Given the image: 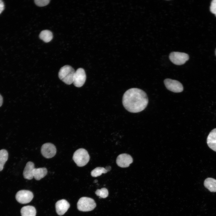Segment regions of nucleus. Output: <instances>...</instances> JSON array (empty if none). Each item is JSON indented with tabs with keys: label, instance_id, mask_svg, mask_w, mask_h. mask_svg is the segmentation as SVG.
Wrapping results in <instances>:
<instances>
[{
	"label": "nucleus",
	"instance_id": "1",
	"mask_svg": "<svg viewBox=\"0 0 216 216\" xmlns=\"http://www.w3.org/2000/svg\"><path fill=\"white\" fill-rule=\"evenodd\" d=\"M148 98L146 93L137 88L127 90L122 98V104L125 108L132 113H137L143 110L148 103Z\"/></svg>",
	"mask_w": 216,
	"mask_h": 216
},
{
	"label": "nucleus",
	"instance_id": "2",
	"mask_svg": "<svg viewBox=\"0 0 216 216\" xmlns=\"http://www.w3.org/2000/svg\"><path fill=\"white\" fill-rule=\"evenodd\" d=\"M75 71L71 66L67 65L62 67L58 72L59 79L65 84L70 85L73 83Z\"/></svg>",
	"mask_w": 216,
	"mask_h": 216
},
{
	"label": "nucleus",
	"instance_id": "3",
	"mask_svg": "<svg viewBox=\"0 0 216 216\" xmlns=\"http://www.w3.org/2000/svg\"><path fill=\"white\" fill-rule=\"evenodd\" d=\"M73 159L78 166L82 167L86 165L89 162L90 156L85 149L80 148L74 152Z\"/></svg>",
	"mask_w": 216,
	"mask_h": 216
},
{
	"label": "nucleus",
	"instance_id": "4",
	"mask_svg": "<svg viewBox=\"0 0 216 216\" xmlns=\"http://www.w3.org/2000/svg\"><path fill=\"white\" fill-rule=\"evenodd\" d=\"M96 206V203L93 199L87 197L81 198L77 203L78 209L82 212L91 211L95 208Z\"/></svg>",
	"mask_w": 216,
	"mask_h": 216
},
{
	"label": "nucleus",
	"instance_id": "5",
	"mask_svg": "<svg viewBox=\"0 0 216 216\" xmlns=\"http://www.w3.org/2000/svg\"><path fill=\"white\" fill-rule=\"evenodd\" d=\"M169 58L174 64L181 65L184 64L189 59V56L185 53L174 52L170 54Z\"/></svg>",
	"mask_w": 216,
	"mask_h": 216
},
{
	"label": "nucleus",
	"instance_id": "6",
	"mask_svg": "<svg viewBox=\"0 0 216 216\" xmlns=\"http://www.w3.org/2000/svg\"><path fill=\"white\" fill-rule=\"evenodd\" d=\"M164 85L169 90L175 93L182 92L183 87L182 84L178 81L170 79H165L164 81Z\"/></svg>",
	"mask_w": 216,
	"mask_h": 216
},
{
	"label": "nucleus",
	"instance_id": "7",
	"mask_svg": "<svg viewBox=\"0 0 216 216\" xmlns=\"http://www.w3.org/2000/svg\"><path fill=\"white\" fill-rule=\"evenodd\" d=\"M33 193L26 190H21L16 194L15 198L18 202L21 204H26L31 201L33 198Z\"/></svg>",
	"mask_w": 216,
	"mask_h": 216
},
{
	"label": "nucleus",
	"instance_id": "8",
	"mask_svg": "<svg viewBox=\"0 0 216 216\" xmlns=\"http://www.w3.org/2000/svg\"><path fill=\"white\" fill-rule=\"evenodd\" d=\"M86 79V75L82 68H78L74 74L73 79L74 85L77 87H80L84 84Z\"/></svg>",
	"mask_w": 216,
	"mask_h": 216
},
{
	"label": "nucleus",
	"instance_id": "9",
	"mask_svg": "<svg viewBox=\"0 0 216 216\" xmlns=\"http://www.w3.org/2000/svg\"><path fill=\"white\" fill-rule=\"evenodd\" d=\"M41 152L42 155L47 158L53 157L56 152V148L55 145L51 143H46L42 145Z\"/></svg>",
	"mask_w": 216,
	"mask_h": 216
},
{
	"label": "nucleus",
	"instance_id": "10",
	"mask_svg": "<svg viewBox=\"0 0 216 216\" xmlns=\"http://www.w3.org/2000/svg\"><path fill=\"white\" fill-rule=\"evenodd\" d=\"M133 162L131 156L129 154H122L117 157L116 163L119 166L125 168L128 167Z\"/></svg>",
	"mask_w": 216,
	"mask_h": 216
},
{
	"label": "nucleus",
	"instance_id": "11",
	"mask_svg": "<svg viewBox=\"0 0 216 216\" xmlns=\"http://www.w3.org/2000/svg\"><path fill=\"white\" fill-rule=\"evenodd\" d=\"M56 211L59 215H63L70 207L69 202L65 200L62 199L57 202L55 205Z\"/></svg>",
	"mask_w": 216,
	"mask_h": 216
},
{
	"label": "nucleus",
	"instance_id": "12",
	"mask_svg": "<svg viewBox=\"0 0 216 216\" xmlns=\"http://www.w3.org/2000/svg\"><path fill=\"white\" fill-rule=\"evenodd\" d=\"M34 169V163L31 161L28 162L23 172V176L24 178L28 180L32 179L34 177L33 171Z\"/></svg>",
	"mask_w": 216,
	"mask_h": 216
},
{
	"label": "nucleus",
	"instance_id": "13",
	"mask_svg": "<svg viewBox=\"0 0 216 216\" xmlns=\"http://www.w3.org/2000/svg\"><path fill=\"white\" fill-rule=\"evenodd\" d=\"M208 147L216 152V128L212 130L209 133L207 139Z\"/></svg>",
	"mask_w": 216,
	"mask_h": 216
},
{
	"label": "nucleus",
	"instance_id": "14",
	"mask_svg": "<svg viewBox=\"0 0 216 216\" xmlns=\"http://www.w3.org/2000/svg\"><path fill=\"white\" fill-rule=\"evenodd\" d=\"M20 212L21 216H35L36 211L34 206H27L21 208Z\"/></svg>",
	"mask_w": 216,
	"mask_h": 216
},
{
	"label": "nucleus",
	"instance_id": "15",
	"mask_svg": "<svg viewBox=\"0 0 216 216\" xmlns=\"http://www.w3.org/2000/svg\"><path fill=\"white\" fill-rule=\"evenodd\" d=\"M205 187L211 192H216V180L212 178H208L204 181Z\"/></svg>",
	"mask_w": 216,
	"mask_h": 216
},
{
	"label": "nucleus",
	"instance_id": "16",
	"mask_svg": "<svg viewBox=\"0 0 216 216\" xmlns=\"http://www.w3.org/2000/svg\"><path fill=\"white\" fill-rule=\"evenodd\" d=\"M47 173V170L45 167L34 168L33 171V176L37 180H39L44 177Z\"/></svg>",
	"mask_w": 216,
	"mask_h": 216
},
{
	"label": "nucleus",
	"instance_id": "17",
	"mask_svg": "<svg viewBox=\"0 0 216 216\" xmlns=\"http://www.w3.org/2000/svg\"><path fill=\"white\" fill-rule=\"evenodd\" d=\"M40 38L46 43L50 42L52 39L53 34L50 30H46L42 31L40 33Z\"/></svg>",
	"mask_w": 216,
	"mask_h": 216
},
{
	"label": "nucleus",
	"instance_id": "18",
	"mask_svg": "<svg viewBox=\"0 0 216 216\" xmlns=\"http://www.w3.org/2000/svg\"><path fill=\"white\" fill-rule=\"evenodd\" d=\"M8 153L4 149L0 150V171L3 169L4 165L8 158Z\"/></svg>",
	"mask_w": 216,
	"mask_h": 216
},
{
	"label": "nucleus",
	"instance_id": "19",
	"mask_svg": "<svg viewBox=\"0 0 216 216\" xmlns=\"http://www.w3.org/2000/svg\"><path fill=\"white\" fill-rule=\"evenodd\" d=\"M108 171L103 167H97L91 172V175L93 177H97L100 176L102 173H106Z\"/></svg>",
	"mask_w": 216,
	"mask_h": 216
},
{
	"label": "nucleus",
	"instance_id": "20",
	"mask_svg": "<svg viewBox=\"0 0 216 216\" xmlns=\"http://www.w3.org/2000/svg\"><path fill=\"white\" fill-rule=\"evenodd\" d=\"M95 194L97 196H99L100 198H105L108 195V191L105 188H102L100 189L97 190Z\"/></svg>",
	"mask_w": 216,
	"mask_h": 216
},
{
	"label": "nucleus",
	"instance_id": "21",
	"mask_svg": "<svg viewBox=\"0 0 216 216\" xmlns=\"http://www.w3.org/2000/svg\"><path fill=\"white\" fill-rule=\"evenodd\" d=\"M50 0H35L34 1L36 4L40 7H43L46 5L50 2Z\"/></svg>",
	"mask_w": 216,
	"mask_h": 216
},
{
	"label": "nucleus",
	"instance_id": "22",
	"mask_svg": "<svg viewBox=\"0 0 216 216\" xmlns=\"http://www.w3.org/2000/svg\"><path fill=\"white\" fill-rule=\"evenodd\" d=\"M210 10L212 13L215 15L216 14V0H213L212 1Z\"/></svg>",
	"mask_w": 216,
	"mask_h": 216
},
{
	"label": "nucleus",
	"instance_id": "23",
	"mask_svg": "<svg viewBox=\"0 0 216 216\" xmlns=\"http://www.w3.org/2000/svg\"><path fill=\"white\" fill-rule=\"evenodd\" d=\"M4 4L2 1L0 3V14L2 12L4 9Z\"/></svg>",
	"mask_w": 216,
	"mask_h": 216
},
{
	"label": "nucleus",
	"instance_id": "24",
	"mask_svg": "<svg viewBox=\"0 0 216 216\" xmlns=\"http://www.w3.org/2000/svg\"><path fill=\"white\" fill-rule=\"evenodd\" d=\"M3 102V98L2 96L0 94V107H1L2 104Z\"/></svg>",
	"mask_w": 216,
	"mask_h": 216
},
{
	"label": "nucleus",
	"instance_id": "25",
	"mask_svg": "<svg viewBox=\"0 0 216 216\" xmlns=\"http://www.w3.org/2000/svg\"><path fill=\"white\" fill-rule=\"evenodd\" d=\"M106 169L108 172L111 170V167L110 166H108L106 167Z\"/></svg>",
	"mask_w": 216,
	"mask_h": 216
},
{
	"label": "nucleus",
	"instance_id": "26",
	"mask_svg": "<svg viewBox=\"0 0 216 216\" xmlns=\"http://www.w3.org/2000/svg\"><path fill=\"white\" fill-rule=\"evenodd\" d=\"M98 182V181L97 180H95L94 181V183H96Z\"/></svg>",
	"mask_w": 216,
	"mask_h": 216
},
{
	"label": "nucleus",
	"instance_id": "27",
	"mask_svg": "<svg viewBox=\"0 0 216 216\" xmlns=\"http://www.w3.org/2000/svg\"><path fill=\"white\" fill-rule=\"evenodd\" d=\"M215 55L216 56V49L215 51Z\"/></svg>",
	"mask_w": 216,
	"mask_h": 216
},
{
	"label": "nucleus",
	"instance_id": "28",
	"mask_svg": "<svg viewBox=\"0 0 216 216\" xmlns=\"http://www.w3.org/2000/svg\"><path fill=\"white\" fill-rule=\"evenodd\" d=\"M2 1L0 0V3Z\"/></svg>",
	"mask_w": 216,
	"mask_h": 216
},
{
	"label": "nucleus",
	"instance_id": "29",
	"mask_svg": "<svg viewBox=\"0 0 216 216\" xmlns=\"http://www.w3.org/2000/svg\"><path fill=\"white\" fill-rule=\"evenodd\" d=\"M215 16H216V14H215Z\"/></svg>",
	"mask_w": 216,
	"mask_h": 216
}]
</instances>
